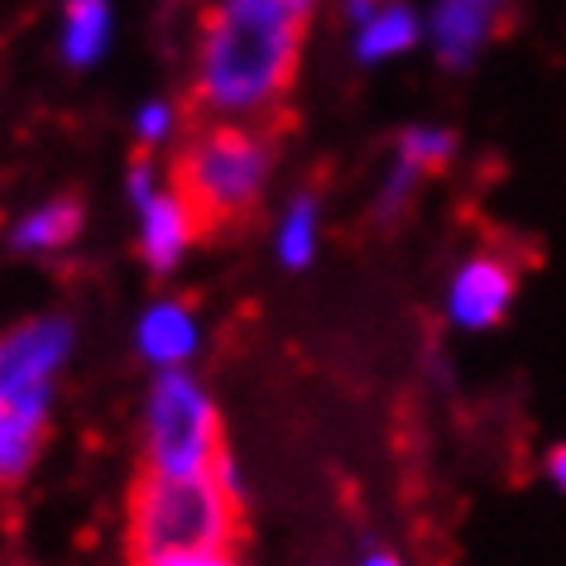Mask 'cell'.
Returning a JSON list of instances; mask_svg holds the SVG:
<instances>
[{"mask_svg": "<svg viewBox=\"0 0 566 566\" xmlns=\"http://www.w3.org/2000/svg\"><path fill=\"white\" fill-rule=\"evenodd\" d=\"M303 49L293 0H221L197 53V96L221 116H254L289 92Z\"/></svg>", "mask_w": 566, "mask_h": 566, "instance_id": "1", "label": "cell"}, {"mask_svg": "<svg viewBox=\"0 0 566 566\" xmlns=\"http://www.w3.org/2000/svg\"><path fill=\"white\" fill-rule=\"evenodd\" d=\"M245 504L211 475H149L139 471L125 500V543L130 557L164 552H207L235 547Z\"/></svg>", "mask_w": 566, "mask_h": 566, "instance_id": "2", "label": "cell"}, {"mask_svg": "<svg viewBox=\"0 0 566 566\" xmlns=\"http://www.w3.org/2000/svg\"><path fill=\"white\" fill-rule=\"evenodd\" d=\"M226 457L217 394L197 370H154L139 399V471L211 475Z\"/></svg>", "mask_w": 566, "mask_h": 566, "instance_id": "3", "label": "cell"}, {"mask_svg": "<svg viewBox=\"0 0 566 566\" xmlns=\"http://www.w3.org/2000/svg\"><path fill=\"white\" fill-rule=\"evenodd\" d=\"M269 168H274V154L260 135L240 130V125H217V130L197 135L178 159L174 188L192 202L202 226H226L254 211V202L264 197Z\"/></svg>", "mask_w": 566, "mask_h": 566, "instance_id": "4", "label": "cell"}, {"mask_svg": "<svg viewBox=\"0 0 566 566\" xmlns=\"http://www.w3.org/2000/svg\"><path fill=\"white\" fill-rule=\"evenodd\" d=\"M77 350V322L39 313L0 332V418L53 422L59 379Z\"/></svg>", "mask_w": 566, "mask_h": 566, "instance_id": "5", "label": "cell"}, {"mask_svg": "<svg viewBox=\"0 0 566 566\" xmlns=\"http://www.w3.org/2000/svg\"><path fill=\"white\" fill-rule=\"evenodd\" d=\"M518 303V260L500 245H475L442 283V322L451 332H494Z\"/></svg>", "mask_w": 566, "mask_h": 566, "instance_id": "6", "label": "cell"}, {"mask_svg": "<svg viewBox=\"0 0 566 566\" xmlns=\"http://www.w3.org/2000/svg\"><path fill=\"white\" fill-rule=\"evenodd\" d=\"M504 20H509V0H432L428 20H422V39L432 44L437 63L461 73L494 44Z\"/></svg>", "mask_w": 566, "mask_h": 566, "instance_id": "7", "label": "cell"}, {"mask_svg": "<svg viewBox=\"0 0 566 566\" xmlns=\"http://www.w3.org/2000/svg\"><path fill=\"white\" fill-rule=\"evenodd\" d=\"M207 346L202 317L182 298H154L135 317V356L154 370H192Z\"/></svg>", "mask_w": 566, "mask_h": 566, "instance_id": "8", "label": "cell"}, {"mask_svg": "<svg viewBox=\"0 0 566 566\" xmlns=\"http://www.w3.org/2000/svg\"><path fill=\"white\" fill-rule=\"evenodd\" d=\"M139 211V260L149 274H174L197 245V235L207 231L202 217L178 188H154V197L135 207Z\"/></svg>", "mask_w": 566, "mask_h": 566, "instance_id": "9", "label": "cell"}, {"mask_svg": "<svg viewBox=\"0 0 566 566\" xmlns=\"http://www.w3.org/2000/svg\"><path fill=\"white\" fill-rule=\"evenodd\" d=\"M418 44H422V20L408 0H379L375 15L356 24V59L360 63H389Z\"/></svg>", "mask_w": 566, "mask_h": 566, "instance_id": "10", "label": "cell"}, {"mask_svg": "<svg viewBox=\"0 0 566 566\" xmlns=\"http://www.w3.org/2000/svg\"><path fill=\"white\" fill-rule=\"evenodd\" d=\"M82 235V202L77 197H53V202L24 211L10 226V245L20 254H59Z\"/></svg>", "mask_w": 566, "mask_h": 566, "instance_id": "11", "label": "cell"}, {"mask_svg": "<svg viewBox=\"0 0 566 566\" xmlns=\"http://www.w3.org/2000/svg\"><path fill=\"white\" fill-rule=\"evenodd\" d=\"M317 245H322V207H317V192H298L289 207H283V217L274 226V254H279L283 269L303 274V269H313Z\"/></svg>", "mask_w": 566, "mask_h": 566, "instance_id": "12", "label": "cell"}, {"mask_svg": "<svg viewBox=\"0 0 566 566\" xmlns=\"http://www.w3.org/2000/svg\"><path fill=\"white\" fill-rule=\"evenodd\" d=\"M111 6L106 0H67L63 15V59L73 67H92L106 53Z\"/></svg>", "mask_w": 566, "mask_h": 566, "instance_id": "13", "label": "cell"}, {"mask_svg": "<svg viewBox=\"0 0 566 566\" xmlns=\"http://www.w3.org/2000/svg\"><path fill=\"white\" fill-rule=\"evenodd\" d=\"M49 442V422L34 418H0V490L30 480V471L44 457Z\"/></svg>", "mask_w": 566, "mask_h": 566, "instance_id": "14", "label": "cell"}, {"mask_svg": "<svg viewBox=\"0 0 566 566\" xmlns=\"http://www.w3.org/2000/svg\"><path fill=\"white\" fill-rule=\"evenodd\" d=\"M394 159L413 164L418 174H442V168L457 159V135L451 130H437V125H413V130L399 135V145H394Z\"/></svg>", "mask_w": 566, "mask_h": 566, "instance_id": "15", "label": "cell"}, {"mask_svg": "<svg viewBox=\"0 0 566 566\" xmlns=\"http://www.w3.org/2000/svg\"><path fill=\"white\" fill-rule=\"evenodd\" d=\"M428 178V174H418L413 164H403V159H394L389 164V174H385V182H379V197H375V217L379 221H399L408 207H413V197H418V182Z\"/></svg>", "mask_w": 566, "mask_h": 566, "instance_id": "16", "label": "cell"}, {"mask_svg": "<svg viewBox=\"0 0 566 566\" xmlns=\"http://www.w3.org/2000/svg\"><path fill=\"white\" fill-rule=\"evenodd\" d=\"M130 566H245L235 547H207V552H164V557H130Z\"/></svg>", "mask_w": 566, "mask_h": 566, "instance_id": "17", "label": "cell"}, {"mask_svg": "<svg viewBox=\"0 0 566 566\" xmlns=\"http://www.w3.org/2000/svg\"><path fill=\"white\" fill-rule=\"evenodd\" d=\"M135 130H139V145H164V139H168V130H174V106H164V102H149L145 111H139Z\"/></svg>", "mask_w": 566, "mask_h": 566, "instance_id": "18", "label": "cell"}, {"mask_svg": "<svg viewBox=\"0 0 566 566\" xmlns=\"http://www.w3.org/2000/svg\"><path fill=\"white\" fill-rule=\"evenodd\" d=\"M543 480L557 494H566V442H552L547 451H543Z\"/></svg>", "mask_w": 566, "mask_h": 566, "instance_id": "19", "label": "cell"}, {"mask_svg": "<svg viewBox=\"0 0 566 566\" xmlns=\"http://www.w3.org/2000/svg\"><path fill=\"white\" fill-rule=\"evenodd\" d=\"M350 566H413V562H408L399 547L370 543V547H360V552H356V562H350Z\"/></svg>", "mask_w": 566, "mask_h": 566, "instance_id": "20", "label": "cell"}, {"mask_svg": "<svg viewBox=\"0 0 566 566\" xmlns=\"http://www.w3.org/2000/svg\"><path fill=\"white\" fill-rule=\"evenodd\" d=\"M154 188H159V182H154V168H149L145 159H139V164L130 168V202L139 207L145 197H154Z\"/></svg>", "mask_w": 566, "mask_h": 566, "instance_id": "21", "label": "cell"}, {"mask_svg": "<svg viewBox=\"0 0 566 566\" xmlns=\"http://www.w3.org/2000/svg\"><path fill=\"white\" fill-rule=\"evenodd\" d=\"M293 6H298V10H303V15H307V10H313V0H293Z\"/></svg>", "mask_w": 566, "mask_h": 566, "instance_id": "22", "label": "cell"}]
</instances>
